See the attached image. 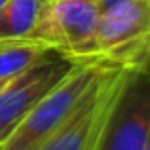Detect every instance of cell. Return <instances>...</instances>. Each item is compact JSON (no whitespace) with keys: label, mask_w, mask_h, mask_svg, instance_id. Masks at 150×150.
Instances as JSON below:
<instances>
[{"label":"cell","mask_w":150,"mask_h":150,"mask_svg":"<svg viewBox=\"0 0 150 150\" xmlns=\"http://www.w3.org/2000/svg\"><path fill=\"white\" fill-rule=\"evenodd\" d=\"M99 15L97 0H46L29 38L44 42L53 50L86 57Z\"/></svg>","instance_id":"6"},{"label":"cell","mask_w":150,"mask_h":150,"mask_svg":"<svg viewBox=\"0 0 150 150\" xmlns=\"http://www.w3.org/2000/svg\"><path fill=\"white\" fill-rule=\"evenodd\" d=\"M146 150H150V141H148V146H146Z\"/></svg>","instance_id":"12"},{"label":"cell","mask_w":150,"mask_h":150,"mask_svg":"<svg viewBox=\"0 0 150 150\" xmlns=\"http://www.w3.org/2000/svg\"><path fill=\"white\" fill-rule=\"evenodd\" d=\"M80 59L61 50H50L0 89V141L6 139L15 125L72 72Z\"/></svg>","instance_id":"3"},{"label":"cell","mask_w":150,"mask_h":150,"mask_svg":"<svg viewBox=\"0 0 150 150\" xmlns=\"http://www.w3.org/2000/svg\"><path fill=\"white\" fill-rule=\"evenodd\" d=\"M133 61L120 63L112 67L105 76H101L86 93L84 101L74 110V114L38 150H93L114 97L122 86L125 69Z\"/></svg>","instance_id":"5"},{"label":"cell","mask_w":150,"mask_h":150,"mask_svg":"<svg viewBox=\"0 0 150 150\" xmlns=\"http://www.w3.org/2000/svg\"><path fill=\"white\" fill-rule=\"evenodd\" d=\"M150 50V0H124L101 11L86 57L129 61Z\"/></svg>","instance_id":"4"},{"label":"cell","mask_w":150,"mask_h":150,"mask_svg":"<svg viewBox=\"0 0 150 150\" xmlns=\"http://www.w3.org/2000/svg\"><path fill=\"white\" fill-rule=\"evenodd\" d=\"M50 50L53 48L29 36L0 40V80H11L21 74Z\"/></svg>","instance_id":"7"},{"label":"cell","mask_w":150,"mask_h":150,"mask_svg":"<svg viewBox=\"0 0 150 150\" xmlns=\"http://www.w3.org/2000/svg\"><path fill=\"white\" fill-rule=\"evenodd\" d=\"M120 63L125 61L110 57H82L72 72L59 82L6 139L0 141V150H38L74 114L91 86Z\"/></svg>","instance_id":"1"},{"label":"cell","mask_w":150,"mask_h":150,"mask_svg":"<svg viewBox=\"0 0 150 150\" xmlns=\"http://www.w3.org/2000/svg\"><path fill=\"white\" fill-rule=\"evenodd\" d=\"M4 2H6V0H0V8H2V4H4Z\"/></svg>","instance_id":"11"},{"label":"cell","mask_w":150,"mask_h":150,"mask_svg":"<svg viewBox=\"0 0 150 150\" xmlns=\"http://www.w3.org/2000/svg\"><path fill=\"white\" fill-rule=\"evenodd\" d=\"M46 0H6L0 8V40L33 33Z\"/></svg>","instance_id":"8"},{"label":"cell","mask_w":150,"mask_h":150,"mask_svg":"<svg viewBox=\"0 0 150 150\" xmlns=\"http://www.w3.org/2000/svg\"><path fill=\"white\" fill-rule=\"evenodd\" d=\"M150 141V50L129 63L93 150H146Z\"/></svg>","instance_id":"2"},{"label":"cell","mask_w":150,"mask_h":150,"mask_svg":"<svg viewBox=\"0 0 150 150\" xmlns=\"http://www.w3.org/2000/svg\"><path fill=\"white\" fill-rule=\"evenodd\" d=\"M8 82H10V80H0V89H2V88H4V86H6V84H8Z\"/></svg>","instance_id":"10"},{"label":"cell","mask_w":150,"mask_h":150,"mask_svg":"<svg viewBox=\"0 0 150 150\" xmlns=\"http://www.w3.org/2000/svg\"><path fill=\"white\" fill-rule=\"evenodd\" d=\"M118 2H124V0H97V4H99L101 11L106 10V8H110V6H114V4H118Z\"/></svg>","instance_id":"9"}]
</instances>
